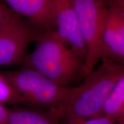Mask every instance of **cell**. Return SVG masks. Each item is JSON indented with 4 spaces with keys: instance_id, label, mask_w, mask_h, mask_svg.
Returning <instances> with one entry per match:
<instances>
[{
    "instance_id": "obj_9",
    "label": "cell",
    "mask_w": 124,
    "mask_h": 124,
    "mask_svg": "<svg viewBox=\"0 0 124 124\" xmlns=\"http://www.w3.org/2000/svg\"><path fill=\"white\" fill-rule=\"evenodd\" d=\"M102 116L113 123L124 124V77L115 85L105 101Z\"/></svg>"
},
{
    "instance_id": "obj_8",
    "label": "cell",
    "mask_w": 124,
    "mask_h": 124,
    "mask_svg": "<svg viewBox=\"0 0 124 124\" xmlns=\"http://www.w3.org/2000/svg\"><path fill=\"white\" fill-rule=\"evenodd\" d=\"M16 13L40 32L55 31V13L52 0H3Z\"/></svg>"
},
{
    "instance_id": "obj_3",
    "label": "cell",
    "mask_w": 124,
    "mask_h": 124,
    "mask_svg": "<svg viewBox=\"0 0 124 124\" xmlns=\"http://www.w3.org/2000/svg\"><path fill=\"white\" fill-rule=\"evenodd\" d=\"M2 72L23 97L26 103L49 110L60 108L71 89L57 84L28 67Z\"/></svg>"
},
{
    "instance_id": "obj_2",
    "label": "cell",
    "mask_w": 124,
    "mask_h": 124,
    "mask_svg": "<svg viewBox=\"0 0 124 124\" xmlns=\"http://www.w3.org/2000/svg\"><path fill=\"white\" fill-rule=\"evenodd\" d=\"M35 40V49L26 56L23 66L61 86H67L83 75L84 60L59 38L55 31L39 32Z\"/></svg>"
},
{
    "instance_id": "obj_12",
    "label": "cell",
    "mask_w": 124,
    "mask_h": 124,
    "mask_svg": "<svg viewBox=\"0 0 124 124\" xmlns=\"http://www.w3.org/2000/svg\"><path fill=\"white\" fill-rule=\"evenodd\" d=\"M64 124H114L108 118L102 116L97 118H85L77 117H66Z\"/></svg>"
},
{
    "instance_id": "obj_4",
    "label": "cell",
    "mask_w": 124,
    "mask_h": 124,
    "mask_svg": "<svg viewBox=\"0 0 124 124\" xmlns=\"http://www.w3.org/2000/svg\"><path fill=\"white\" fill-rule=\"evenodd\" d=\"M86 56L83 67L86 76L101 59L102 39L108 0H74Z\"/></svg>"
},
{
    "instance_id": "obj_10",
    "label": "cell",
    "mask_w": 124,
    "mask_h": 124,
    "mask_svg": "<svg viewBox=\"0 0 124 124\" xmlns=\"http://www.w3.org/2000/svg\"><path fill=\"white\" fill-rule=\"evenodd\" d=\"M60 118L53 110L47 113L26 109L10 110L8 124H60Z\"/></svg>"
},
{
    "instance_id": "obj_13",
    "label": "cell",
    "mask_w": 124,
    "mask_h": 124,
    "mask_svg": "<svg viewBox=\"0 0 124 124\" xmlns=\"http://www.w3.org/2000/svg\"><path fill=\"white\" fill-rule=\"evenodd\" d=\"M15 13L12 9L0 2V28L5 24Z\"/></svg>"
},
{
    "instance_id": "obj_5",
    "label": "cell",
    "mask_w": 124,
    "mask_h": 124,
    "mask_svg": "<svg viewBox=\"0 0 124 124\" xmlns=\"http://www.w3.org/2000/svg\"><path fill=\"white\" fill-rule=\"evenodd\" d=\"M39 32L24 17L14 14L0 28V66L23 64L28 47Z\"/></svg>"
},
{
    "instance_id": "obj_11",
    "label": "cell",
    "mask_w": 124,
    "mask_h": 124,
    "mask_svg": "<svg viewBox=\"0 0 124 124\" xmlns=\"http://www.w3.org/2000/svg\"><path fill=\"white\" fill-rule=\"evenodd\" d=\"M0 103L2 104L26 103L9 80L0 72Z\"/></svg>"
},
{
    "instance_id": "obj_6",
    "label": "cell",
    "mask_w": 124,
    "mask_h": 124,
    "mask_svg": "<svg viewBox=\"0 0 124 124\" xmlns=\"http://www.w3.org/2000/svg\"><path fill=\"white\" fill-rule=\"evenodd\" d=\"M101 54V58L124 64V0H108Z\"/></svg>"
},
{
    "instance_id": "obj_1",
    "label": "cell",
    "mask_w": 124,
    "mask_h": 124,
    "mask_svg": "<svg viewBox=\"0 0 124 124\" xmlns=\"http://www.w3.org/2000/svg\"><path fill=\"white\" fill-rule=\"evenodd\" d=\"M101 60V64L97 69L85 76L81 85L71 87L62 106L54 109L60 117L92 118L102 116L105 100L119 80L124 77V65L105 58Z\"/></svg>"
},
{
    "instance_id": "obj_7",
    "label": "cell",
    "mask_w": 124,
    "mask_h": 124,
    "mask_svg": "<svg viewBox=\"0 0 124 124\" xmlns=\"http://www.w3.org/2000/svg\"><path fill=\"white\" fill-rule=\"evenodd\" d=\"M52 1L55 13V32L85 62L86 49L80 35L74 0Z\"/></svg>"
},
{
    "instance_id": "obj_14",
    "label": "cell",
    "mask_w": 124,
    "mask_h": 124,
    "mask_svg": "<svg viewBox=\"0 0 124 124\" xmlns=\"http://www.w3.org/2000/svg\"><path fill=\"white\" fill-rule=\"evenodd\" d=\"M9 112L10 109L0 103V124H8Z\"/></svg>"
}]
</instances>
